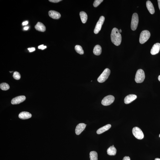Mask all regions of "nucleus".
<instances>
[{
    "label": "nucleus",
    "mask_w": 160,
    "mask_h": 160,
    "mask_svg": "<svg viewBox=\"0 0 160 160\" xmlns=\"http://www.w3.org/2000/svg\"><path fill=\"white\" fill-rule=\"evenodd\" d=\"M137 98V95L134 94H130L125 98L124 101L125 104H128L136 99Z\"/></svg>",
    "instance_id": "9d476101"
},
{
    "label": "nucleus",
    "mask_w": 160,
    "mask_h": 160,
    "mask_svg": "<svg viewBox=\"0 0 160 160\" xmlns=\"http://www.w3.org/2000/svg\"><path fill=\"white\" fill-rule=\"evenodd\" d=\"M31 114L28 112L23 111L19 114L18 117L19 118L22 120H26L31 117Z\"/></svg>",
    "instance_id": "4468645a"
},
{
    "label": "nucleus",
    "mask_w": 160,
    "mask_h": 160,
    "mask_svg": "<svg viewBox=\"0 0 160 160\" xmlns=\"http://www.w3.org/2000/svg\"><path fill=\"white\" fill-rule=\"evenodd\" d=\"M146 6L149 12L151 14H153L155 13L154 7L150 1H147L146 2Z\"/></svg>",
    "instance_id": "2eb2a0df"
},
{
    "label": "nucleus",
    "mask_w": 160,
    "mask_h": 160,
    "mask_svg": "<svg viewBox=\"0 0 160 160\" xmlns=\"http://www.w3.org/2000/svg\"><path fill=\"white\" fill-rule=\"evenodd\" d=\"M103 1V0H95L93 4L94 6L95 7H98Z\"/></svg>",
    "instance_id": "393cba45"
},
{
    "label": "nucleus",
    "mask_w": 160,
    "mask_h": 160,
    "mask_svg": "<svg viewBox=\"0 0 160 160\" xmlns=\"http://www.w3.org/2000/svg\"><path fill=\"white\" fill-rule=\"evenodd\" d=\"M160 50V44L156 43L152 47L151 50V53L152 55H155L159 53Z\"/></svg>",
    "instance_id": "f8f14e48"
},
{
    "label": "nucleus",
    "mask_w": 160,
    "mask_h": 160,
    "mask_svg": "<svg viewBox=\"0 0 160 160\" xmlns=\"http://www.w3.org/2000/svg\"><path fill=\"white\" fill-rule=\"evenodd\" d=\"M115 99L114 97L112 95H109L105 97L102 100L101 104L105 106H109L114 102Z\"/></svg>",
    "instance_id": "0eeeda50"
},
{
    "label": "nucleus",
    "mask_w": 160,
    "mask_h": 160,
    "mask_svg": "<svg viewBox=\"0 0 160 160\" xmlns=\"http://www.w3.org/2000/svg\"><path fill=\"white\" fill-rule=\"evenodd\" d=\"M28 28H28V27H25L24 28V30H28Z\"/></svg>",
    "instance_id": "2f4dec72"
},
{
    "label": "nucleus",
    "mask_w": 160,
    "mask_h": 160,
    "mask_svg": "<svg viewBox=\"0 0 160 160\" xmlns=\"http://www.w3.org/2000/svg\"><path fill=\"white\" fill-rule=\"evenodd\" d=\"M26 99V97L23 95L17 96L12 99L11 103L12 105H17L23 102Z\"/></svg>",
    "instance_id": "1a4fd4ad"
},
{
    "label": "nucleus",
    "mask_w": 160,
    "mask_h": 160,
    "mask_svg": "<svg viewBox=\"0 0 160 160\" xmlns=\"http://www.w3.org/2000/svg\"><path fill=\"white\" fill-rule=\"evenodd\" d=\"M86 125L83 123L79 124L76 126L75 129V132L77 135H79L84 131Z\"/></svg>",
    "instance_id": "9b49d317"
},
{
    "label": "nucleus",
    "mask_w": 160,
    "mask_h": 160,
    "mask_svg": "<svg viewBox=\"0 0 160 160\" xmlns=\"http://www.w3.org/2000/svg\"><path fill=\"white\" fill-rule=\"evenodd\" d=\"M132 132L134 136L138 139H142L144 138V134L139 128L135 127L132 129Z\"/></svg>",
    "instance_id": "423d86ee"
},
{
    "label": "nucleus",
    "mask_w": 160,
    "mask_h": 160,
    "mask_svg": "<svg viewBox=\"0 0 160 160\" xmlns=\"http://www.w3.org/2000/svg\"><path fill=\"white\" fill-rule=\"evenodd\" d=\"M81 19L82 22L83 23H86L88 19V16L85 12L81 11L80 13Z\"/></svg>",
    "instance_id": "aec40b11"
},
{
    "label": "nucleus",
    "mask_w": 160,
    "mask_h": 160,
    "mask_svg": "<svg viewBox=\"0 0 160 160\" xmlns=\"http://www.w3.org/2000/svg\"><path fill=\"white\" fill-rule=\"evenodd\" d=\"M102 48L100 46L97 45L94 47L93 50V53L95 55H100L101 54Z\"/></svg>",
    "instance_id": "a211bd4d"
},
{
    "label": "nucleus",
    "mask_w": 160,
    "mask_h": 160,
    "mask_svg": "<svg viewBox=\"0 0 160 160\" xmlns=\"http://www.w3.org/2000/svg\"><path fill=\"white\" fill-rule=\"evenodd\" d=\"M50 17L54 19H58L61 17L60 14L59 12L54 11H50L48 12Z\"/></svg>",
    "instance_id": "ddd939ff"
},
{
    "label": "nucleus",
    "mask_w": 160,
    "mask_h": 160,
    "mask_svg": "<svg viewBox=\"0 0 160 160\" xmlns=\"http://www.w3.org/2000/svg\"><path fill=\"white\" fill-rule=\"evenodd\" d=\"M111 37V42L115 45L118 46L121 44V35L117 28H114L112 29Z\"/></svg>",
    "instance_id": "f257e3e1"
},
{
    "label": "nucleus",
    "mask_w": 160,
    "mask_h": 160,
    "mask_svg": "<svg viewBox=\"0 0 160 160\" xmlns=\"http://www.w3.org/2000/svg\"><path fill=\"white\" fill-rule=\"evenodd\" d=\"M13 77L16 80H19L21 78V75L19 73L17 72H15L13 73Z\"/></svg>",
    "instance_id": "b1692460"
},
{
    "label": "nucleus",
    "mask_w": 160,
    "mask_h": 160,
    "mask_svg": "<svg viewBox=\"0 0 160 160\" xmlns=\"http://www.w3.org/2000/svg\"><path fill=\"white\" fill-rule=\"evenodd\" d=\"M98 154L95 151H91L90 154V160H98Z\"/></svg>",
    "instance_id": "412c9836"
},
{
    "label": "nucleus",
    "mask_w": 160,
    "mask_h": 160,
    "mask_svg": "<svg viewBox=\"0 0 160 160\" xmlns=\"http://www.w3.org/2000/svg\"><path fill=\"white\" fill-rule=\"evenodd\" d=\"M114 146V145H113V146Z\"/></svg>",
    "instance_id": "e433bc0d"
},
{
    "label": "nucleus",
    "mask_w": 160,
    "mask_h": 160,
    "mask_svg": "<svg viewBox=\"0 0 160 160\" xmlns=\"http://www.w3.org/2000/svg\"><path fill=\"white\" fill-rule=\"evenodd\" d=\"M159 137H160V134L159 135Z\"/></svg>",
    "instance_id": "c9c22d12"
},
{
    "label": "nucleus",
    "mask_w": 160,
    "mask_h": 160,
    "mask_svg": "<svg viewBox=\"0 0 160 160\" xmlns=\"http://www.w3.org/2000/svg\"><path fill=\"white\" fill-rule=\"evenodd\" d=\"M110 74V69L106 68L104 70L98 79V81L100 83H103L106 81L108 78Z\"/></svg>",
    "instance_id": "20e7f679"
},
{
    "label": "nucleus",
    "mask_w": 160,
    "mask_h": 160,
    "mask_svg": "<svg viewBox=\"0 0 160 160\" xmlns=\"http://www.w3.org/2000/svg\"><path fill=\"white\" fill-rule=\"evenodd\" d=\"M47 47L46 46H44V45H41L39 46L38 47V49H42V50L45 49V48H46Z\"/></svg>",
    "instance_id": "a878e982"
},
{
    "label": "nucleus",
    "mask_w": 160,
    "mask_h": 160,
    "mask_svg": "<svg viewBox=\"0 0 160 160\" xmlns=\"http://www.w3.org/2000/svg\"><path fill=\"white\" fill-rule=\"evenodd\" d=\"M111 127V125L110 124H108L99 129L97 131V133L98 134L103 133L104 132L107 131Z\"/></svg>",
    "instance_id": "f3484780"
},
{
    "label": "nucleus",
    "mask_w": 160,
    "mask_h": 160,
    "mask_svg": "<svg viewBox=\"0 0 160 160\" xmlns=\"http://www.w3.org/2000/svg\"><path fill=\"white\" fill-rule=\"evenodd\" d=\"M157 1H158V2L159 7V8L160 10V0H158Z\"/></svg>",
    "instance_id": "7c9ffc66"
},
{
    "label": "nucleus",
    "mask_w": 160,
    "mask_h": 160,
    "mask_svg": "<svg viewBox=\"0 0 160 160\" xmlns=\"http://www.w3.org/2000/svg\"><path fill=\"white\" fill-rule=\"evenodd\" d=\"M123 160H131V159H130V157L128 156V157L127 156H125L124 157Z\"/></svg>",
    "instance_id": "c85d7f7f"
},
{
    "label": "nucleus",
    "mask_w": 160,
    "mask_h": 160,
    "mask_svg": "<svg viewBox=\"0 0 160 160\" xmlns=\"http://www.w3.org/2000/svg\"><path fill=\"white\" fill-rule=\"evenodd\" d=\"M28 50H29L30 52H33L35 50V48H28Z\"/></svg>",
    "instance_id": "cd10ccee"
},
{
    "label": "nucleus",
    "mask_w": 160,
    "mask_h": 160,
    "mask_svg": "<svg viewBox=\"0 0 160 160\" xmlns=\"http://www.w3.org/2000/svg\"><path fill=\"white\" fill-rule=\"evenodd\" d=\"M145 78L144 72L142 69L137 70L135 76V81L137 83H141L144 81Z\"/></svg>",
    "instance_id": "7ed1b4c3"
},
{
    "label": "nucleus",
    "mask_w": 160,
    "mask_h": 160,
    "mask_svg": "<svg viewBox=\"0 0 160 160\" xmlns=\"http://www.w3.org/2000/svg\"><path fill=\"white\" fill-rule=\"evenodd\" d=\"M150 37V33L149 31L145 30L142 31L140 34L139 42L141 44H143L147 41Z\"/></svg>",
    "instance_id": "f03ea898"
},
{
    "label": "nucleus",
    "mask_w": 160,
    "mask_h": 160,
    "mask_svg": "<svg viewBox=\"0 0 160 160\" xmlns=\"http://www.w3.org/2000/svg\"><path fill=\"white\" fill-rule=\"evenodd\" d=\"M75 49L77 53L80 55L83 54L84 51L80 45H76L75 47Z\"/></svg>",
    "instance_id": "4be33fe9"
},
{
    "label": "nucleus",
    "mask_w": 160,
    "mask_h": 160,
    "mask_svg": "<svg viewBox=\"0 0 160 160\" xmlns=\"http://www.w3.org/2000/svg\"><path fill=\"white\" fill-rule=\"evenodd\" d=\"M35 28L36 30L41 32H44L46 30L45 26L43 23L40 22H38L35 26Z\"/></svg>",
    "instance_id": "dca6fc26"
},
{
    "label": "nucleus",
    "mask_w": 160,
    "mask_h": 160,
    "mask_svg": "<svg viewBox=\"0 0 160 160\" xmlns=\"http://www.w3.org/2000/svg\"><path fill=\"white\" fill-rule=\"evenodd\" d=\"M138 17L137 13H135L132 15L131 20V28L132 30L135 31L137 29L138 23Z\"/></svg>",
    "instance_id": "39448f33"
},
{
    "label": "nucleus",
    "mask_w": 160,
    "mask_h": 160,
    "mask_svg": "<svg viewBox=\"0 0 160 160\" xmlns=\"http://www.w3.org/2000/svg\"><path fill=\"white\" fill-rule=\"evenodd\" d=\"M116 152V150L114 146H111L108 149L107 153L110 155H115Z\"/></svg>",
    "instance_id": "6ab92c4d"
},
{
    "label": "nucleus",
    "mask_w": 160,
    "mask_h": 160,
    "mask_svg": "<svg viewBox=\"0 0 160 160\" xmlns=\"http://www.w3.org/2000/svg\"><path fill=\"white\" fill-rule=\"evenodd\" d=\"M155 160H160V159L159 158H156L155 159Z\"/></svg>",
    "instance_id": "473e14b6"
},
{
    "label": "nucleus",
    "mask_w": 160,
    "mask_h": 160,
    "mask_svg": "<svg viewBox=\"0 0 160 160\" xmlns=\"http://www.w3.org/2000/svg\"><path fill=\"white\" fill-rule=\"evenodd\" d=\"M61 0H49L50 2H54V3H57V2H60L61 1Z\"/></svg>",
    "instance_id": "bb28decb"
},
{
    "label": "nucleus",
    "mask_w": 160,
    "mask_h": 160,
    "mask_svg": "<svg viewBox=\"0 0 160 160\" xmlns=\"http://www.w3.org/2000/svg\"><path fill=\"white\" fill-rule=\"evenodd\" d=\"M119 32L120 33H121V32H122V31H121V29H120L119 31Z\"/></svg>",
    "instance_id": "f704fd0d"
},
{
    "label": "nucleus",
    "mask_w": 160,
    "mask_h": 160,
    "mask_svg": "<svg viewBox=\"0 0 160 160\" xmlns=\"http://www.w3.org/2000/svg\"><path fill=\"white\" fill-rule=\"evenodd\" d=\"M105 20V17L104 16H102L100 17L98 21L95 26L94 30V33L95 34H97L100 32L102 26Z\"/></svg>",
    "instance_id": "6e6552de"
},
{
    "label": "nucleus",
    "mask_w": 160,
    "mask_h": 160,
    "mask_svg": "<svg viewBox=\"0 0 160 160\" xmlns=\"http://www.w3.org/2000/svg\"><path fill=\"white\" fill-rule=\"evenodd\" d=\"M158 79L159 80V81L160 82V75L158 77Z\"/></svg>",
    "instance_id": "72a5a7b5"
},
{
    "label": "nucleus",
    "mask_w": 160,
    "mask_h": 160,
    "mask_svg": "<svg viewBox=\"0 0 160 160\" xmlns=\"http://www.w3.org/2000/svg\"><path fill=\"white\" fill-rule=\"evenodd\" d=\"M0 88L2 90H7L10 88V86L7 83H4L0 84Z\"/></svg>",
    "instance_id": "5701e85b"
},
{
    "label": "nucleus",
    "mask_w": 160,
    "mask_h": 160,
    "mask_svg": "<svg viewBox=\"0 0 160 160\" xmlns=\"http://www.w3.org/2000/svg\"><path fill=\"white\" fill-rule=\"evenodd\" d=\"M28 21H26V22H23V23H22V25H23V26L26 25L28 24Z\"/></svg>",
    "instance_id": "c756f323"
}]
</instances>
